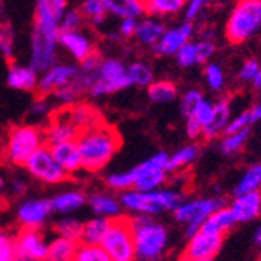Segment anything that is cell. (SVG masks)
<instances>
[{
	"label": "cell",
	"mask_w": 261,
	"mask_h": 261,
	"mask_svg": "<svg viewBox=\"0 0 261 261\" xmlns=\"http://www.w3.org/2000/svg\"><path fill=\"white\" fill-rule=\"evenodd\" d=\"M61 14L44 0H36L35 23L30 41V66L41 75L57 64V49L61 33Z\"/></svg>",
	"instance_id": "cell-1"
},
{
	"label": "cell",
	"mask_w": 261,
	"mask_h": 261,
	"mask_svg": "<svg viewBox=\"0 0 261 261\" xmlns=\"http://www.w3.org/2000/svg\"><path fill=\"white\" fill-rule=\"evenodd\" d=\"M77 146L82 155L83 171L100 172L110 164L122 146V138L114 127L102 122L85 130L77 138Z\"/></svg>",
	"instance_id": "cell-2"
},
{
	"label": "cell",
	"mask_w": 261,
	"mask_h": 261,
	"mask_svg": "<svg viewBox=\"0 0 261 261\" xmlns=\"http://www.w3.org/2000/svg\"><path fill=\"white\" fill-rule=\"evenodd\" d=\"M45 146L44 128L38 124L11 125L2 141L0 160L10 168H23L29 158Z\"/></svg>",
	"instance_id": "cell-3"
},
{
	"label": "cell",
	"mask_w": 261,
	"mask_h": 261,
	"mask_svg": "<svg viewBox=\"0 0 261 261\" xmlns=\"http://www.w3.org/2000/svg\"><path fill=\"white\" fill-rule=\"evenodd\" d=\"M138 261H158L169 247V230L150 216H128Z\"/></svg>",
	"instance_id": "cell-4"
},
{
	"label": "cell",
	"mask_w": 261,
	"mask_h": 261,
	"mask_svg": "<svg viewBox=\"0 0 261 261\" xmlns=\"http://www.w3.org/2000/svg\"><path fill=\"white\" fill-rule=\"evenodd\" d=\"M185 196L178 189H156V191H128L121 193V205L124 211L130 213L132 216H150L155 218L163 213L172 211L183 202Z\"/></svg>",
	"instance_id": "cell-5"
},
{
	"label": "cell",
	"mask_w": 261,
	"mask_h": 261,
	"mask_svg": "<svg viewBox=\"0 0 261 261\" xmlns=\"http://www.w3.org/2000/svg\"><path fill=\"white\" fill-rule=\"evenodd\" d=\"M258 32H261V0H236L225 22L227 41L243 44Z\"/></svg>",
	"instance_id": "cell-6"
},
{
	"label": "cell",
	"mask_w": 261,
	"mask_h": 261,
	"mask_svg": "<svg viewBox=\"0 0 261 261\" xmlns=\"http://www.w3.org/2000/svg\"><path fill=\"white\" fill-rule=\"evenodd\" d=\"M224 200L221 197H202L193 200H183L174 210V219L185 227V234L188 238L194 236L206 222V219L215 211L224 208Z\"/></svg>",
	"instance_id": "cell-7"
},
{
	"label": "cell",
	"mask_w": 261,
	"mask_h": 261,
	"mask_svg": "<svg viewBox=\"0 0 261 261\" xmlns=\"http://www.w3.org/2000/svg\"><path fill=\"white\" fill-rule=\"evenodd\" d=\"M100 246L113 261H138L128 216L110 222V228Z\"/></svg>",
	"instance_id": "cell-8"
},
{
	"label": "cell",
	"mask_w": 261,
	"mask_h": 261,
	"mask_svg": "<svg viewBox=\"0 0 261 261\" xmlns=\"http://www.w3.org/2000/svg\"><path fill=\"white\" fill-rule=\"evenodd\" d=\"M127 64L119 58H103L89 89L92 97H103L130 88Z\"/></svg>",
	"instance_id": "cell-9"
},
{
	"label": "cell",
	"mask_w": 261,
	"mask_h": 261,
	"mask_svg": "<svg viewBox=\"0 0 261 261\" xmlns=\"http://www.w3.org/2000/svg\"><path fill=\"white\" fill-rule=\"evenodd\" d=\"M30 177L44 185H61L69 175L61 169V166L55 161L50 149L44 146L36 153H33L23 166Z\"/></svg>",
	"instance_id": "cell-10"
},
{
	"label": "cell",
	"mask_w": 261,
	"mask_h": 261,
	"mask_svg": "<svg viewBox=\"0 0 261 261\" xmlns=\"http://www.w3.org/2000/svg\"><path fill=\"white\" fill-rule=\"evenodd\" d=\"M52 203L49 199H29L19 203L16 219L20 228L41 230L52 216Z\"/></svg>",
	"instance_id": "cell-11"
},
{
	"label": "cell",
	"mask_w": 261,
	"mask_h": 261,
	"mask_svg": "<svg viewBox=\"0 0 261 261\" xmlns=\"http://www.w3.org/2000/svg\"><path fill=\"white\" fill-rule=\"evenodd\" d=\"M77 77H79L77 66L67 63H57L39 75L36 92L39 94V97L54 96L58 89L70 85Z\"/></svg>",
	"instance_id": "cell-12"
},
{
	"label": "cell",
	"mask_w": 261,
	"mask_h": 261,
	"mask_svg": "<svg viewBox=\"0 0 261 261\" xmlns=\"http://www.w3.org/2000/svg\"><path fill=\"white\" fill-rule=\"evenodd\" d=\"M224 244V234L200 228L194 236L188 238L183 256L193 259H215Z\"/></svg>",
	"instance_id": "cell-13"
},
{
	"label": "cell",
	"mask_w": 261,
	"mask_h": 261,
	"mask_svg": "<svg viewBox=\"0 0 261 261\" xmlns=\"http://www.w3.org/2000/svg\"><path fill=\"white\" fill-rule=\"evenodd\" d=\"M14 246L17 258L25 261H47L49 256V243L45 241L41 230H25L14 236Z\"/></svg>",
	"instance_id": "cell-14"
},
{
	"label": "cell",
	"mask_w": 261,
	"mask_h": 261,
	"mask_svg": "<svg viewBox=\"0 0 261 261\" xmlns=\"http://www.w3.org/2000/svg\"><path fill=\"white\" fill-rule=\"evenodd\" d=\"M80 132L70 122L66 107L52 113V116L49 117V124L44 127V138L47 147L61 144V142H67V141H77Z\"/></svg>",
	"instance_id": "cell-15"
},
{
	"label": "cell",
	"mask_w": 261,
	"mask_h": 261,
	"mask_svg": "<svg viewBox=\"0 0 261 261\" xmlns=\"http://www.w3.org/2000/svg\"><path fill=\"white\" fill-rule=\"evenodd\" d=\"M193 35H194L193 22L185 20L177 27L166 29V32L163 33L158 44L152 49V52L160 57H175V54L181 49V47L191 41Z\"/></svg>",
	"instance_id": "cell-16"
},
{
	"label": "cell",
	"mask_w": 261,
	"mask_h": 261,
	"mask_svg": "<svg viewBox=\"0 0 261 261\" xmlns=\"http://www.w3.org/2000/svg\"><path fill=\"white\" fill-rule=\"evenodd\" d=\"M58 44L79 63H83L86 58H89L91 55L96 54L91 38L86 33H83L82 30L61 32Z\"/></svg>",
	"instance_id": "cell-17"
},
{
	"label": "cell",
	"mask_w": 261,
	"mask_h": 261,
	"mask_svg": "<svg viewBox=\"0 0 261 261\" xmlns=\"http://www.w3.org/2000/svg\"><path fill=\"white\" fill-rule=\"evenodd\" d=\"M228 208L238 224L256 221L261 216V191L234 196Z\"/></svg>",
	"instance_id": "cell-18"
},
{
	"label": "cell",
	"mask_w": 261,
	"mask_h": 261,
	"mask_svg": "<svg viewBox=\"0 0 261 261\" xmlns=\"http://www.w3.org/2000/svg\"><path fill=\"white\" fill-rule=\"evenodd\" d=\"M55 161L61 166V169L70 177L77 174L79 171H83L82 155L77 146V141H67L61 144H55L49 147Z\"/></svg>",
	"instance_id": "cell-19"
},
{
	"label": "cell",
	"mask_w": 261,
	"mask_h": 261,
	"mask_svg": "<svg viewBox=\"0 0 261 261\" xmlns=\"http://www.w3.org/2000/svg\"><path fill=\"white\" fill-rule=\"evenodd\" d=\"M88 205L91 211L99 218H105L108 221L122 218L124 208L121 205L119 197H114L108 193H92L88 196Z\"/></svg>",
	"instance_id": "cell-20"
},
{
	"label": "cell",
	"mask_w": 261,
	"mask_h": 261,
	"mask_svg": "<svg viewBox=\"0 0 261 261\" xmlns=\"http://www.w3.org/2000/svg\"><path fill=\"white\" fill-rule=\"evenodd\" d=\"M231 119V105L227 97H222L215 102V111H213L211 121L203 127L202 138L205 139H216L221 138Z\"/></svg>",
	"instance_id": "cell-21"
},
{
	"label": "cell",
	"mask_w": 261,
	"mask_h": 261,
	"mask_svg": "<svg viewBox=\"0 0 261 261\" xmlns=\"http://www.w3.org/2000/svg\"><path fill=\"white\" fill-rule=\"evenodd\" d=\"M164 32H166V27L161 19L147 16V17H142L138 20L135 39L139 45L153 49V47L158 44V41L161 39Z\"/></svg>",
	"instance_id": "cell-22"
},
{
	"label": "cell",
	"mask_w": 261,
	"mask_h": 261,
	"mask_svg": "<svg viewBox=\"0 0 261 261\" xmlns=\"http://www.w3.org/2000/svg\"><path fill=\"white\" fill-rule=\"evenodd\" d=\"M39 74L32 66L11 64L7 74V85L16 91H36Z\"/></svg>",
	"instance_id": "cell-23"
},
{
	"label": "cell",
	"mask_w": 261,
	"mask_h": 261,
	"mask_svg": "<svg viewBox=\"0 0 261 261\" xmlns=\"http://www.w3.org/2000/svg\"><path fill=\"white\" fill-rule=\"evenodd\" d=\"M86 202H88V196L83 191H80V189H66V191H61L50 199L54 213L64 216L79 211Z\"/></svg>",
	"instance_id": "cell-24"
},
{
	"label": "cell",
	"mask_w": 261,
	"mask_h": 261,
	"mask_svg": "<svg viewBox=\"0 0 261 261\" xmlns=\"http://www.w3.org/2000/svg\"><path fill=\"white\" fill-rule=\"evenodd\" d=\"M107 13L122 19H142L146 14V5L144 0H103Z\"/></svg>",
	"instance_id": "cell-25"
},
{
	"label": "cell",
	"mask_w": 261,
	"mask_h": 261,
	"mask_svg": "<svg viewBox=\"0 0 261 261\" xmlns=\"http://www.w3.org/2000/svg\"><path fill=\"white\" fill-rule=\"evenodd\" d=\"M66 110H67L70 122L77 127L80 133L102 124V117L99 111L86 103H75L72 107H66Z\"/></svg>",
	"instance_id": "cell-26"
},
{
	"label": "cell",
	"mask_w": 261,
	"mask_h": 261,
	"mask_svg": "<svg viewBox=\"0 0 261 261\" xmlns=\"http://www.w3.org/2000/svg\"><path fill=\"white\" fill-rule=\"evenodd\" d=\"M199 155H200V147L199 144H194V142H189V144L180 147L177 152L169 155L168 174H177L189 168L199 158Z\"/></svg>",
	"instance_id": "cell-27"
},
{
	"label": "cell",
	"mask_w": 261,
	"mask_h": 261,
	"mask_svg": "<svg viewBox=\"0 0 261 261\" xmlns=\"http://www.w3.org/2000/svg\"><path fill=\"white\" fill-rule=\"evenodd\" d=\"M110 222L105 218H92L86 222H83V231H82V244H91V246H100L105 234L110 228Z\"/></svg>",
	"instance_id": "cell-28"
},
{
	"label": "cell",
	"mask_w": 261,
	"mask_h": 261,
	"mask_svg": "<svg viewBox=\"0 0 261 261\" xmlns=\"http://www.w3.org/2000/svg\"><path fill=\"white\" fill-rule=\"evenodd\" d=\"M147 97L152 103H171L178 99V88L171 80H155L147 88Z\"/></svg>",
	"instance_id": "cell-29"
},
{
	"label": "cell",
	"mask_w": 261,
	"mask_h": 261,
	"mask_svg": "<svg viewBox=\"0 0 261 261\" xmlns=\"http://www.w3.org/2000/svg\"><path fill=\"white\" fill-rule=\"evenodd\" d=\"M261 191V163L250 164L241 174L238 183L234 185L233 194H247V193H259Z\"/></svg>",
	"instance_id": "cell-30"
},
{
	"label": "cell",
	"mask_w": 261,
	"mask_h": 261,
	"mask_svg": "<svg viewBox=\"0 0 261 261\" xmlns=\"http://www.w3.org/2000/svg\"><path fill=\"white\" fill-rule=\"evenodd\" d=\"M188 0H144L146 13L152 17H169L185 10Z\"/></svg>",
	"instance_id": "cell-31"
},
{
	"label": "cell",
	"mask_w": 261,
	"mask_h": 261,
	"mask_svg": "<svg viewBox=\"0 0 261 261\" xmlns=\"http://www.w3.org/2000/svg\"><path fill=\"white\" fill-rule=\"evenodd\" d=\"M236 224L238 222H236L231 210L228 206H224V208L213 213V215L206 219V222L203 224L202 228L225 236L230 230H233L236 227Z\"/></svg>",
	"instance_id": "cell-32"
},
{
	"label": "cell",
	"mask_w": 261,
	"mask_h": 261,
	"mask_svg": "<svg viewBox=\"0 0 261 261\" xmlns=\"http://www.w3.org/2000/svg\"><path fill=\"white\" fill-rule=\"evenodd\" d=\"M79 244L80 243L77 241L57 236L55 240L49 243V256H47V261H72Z\"/></svg>",
	"instance_id": "cell-33"
},
{
	"label": "cell",
	"mask_w": 261,
	"mask_h": 261,
	"mask_svg": "<svg viewBox=\"0 0 261 261\" xmlns=\"http://www.w3.org/2000/svg\"><path fill=\"white\" fill-rule=\"evenodd\" d=\"M127 72L132 86L136 88H149L155 82L152 66L144 61H133L127 66Z\"/></svg>",
	"instance_id": "cell-34"
},
{
	"label": "cell",
	"mask_w": 261,
	"mask_h": 261,
	"mask_svg": "<svg viewBox=\"0 0 261 261\" xmlns=\"http://www.w3.org/2000/svg\"><path fill=\"white\" fill-rule=\"evenodd\" d=\"M249 136H250V128L238 132V133H225V135H222L221 139H219L221 153H224L225 156H233L236 153H240L244 149V146L247 144Z\"/></svg>",
	"instance_id": "cell-35"
},
{
	"label": "cell",
	"mask_w": 261,
	"mask_h": 261,
	"mask_svg": "<svg viewBox=\"0 0 261 261\" xmlns=\"http://www.w3.org/2000/svg\"><path fill=\"white\" fill-rule=\"evenodd\" d=\"M54 231L57 236H60V238H66V240H72V241L80 243L82 231H83V222H80L75 218L67 216L54 224Z\"/></svg>",
	"instance_id": "cell-36"
},
{
	"label": "cell",
	"mask_w": 261,
	"mask_h": 261,
	"mask_svg": "<svg viewBox=\"0 0 261 261\" xmlns=\"http://www.w3.org/2000/svg\"><path fill=\"white\" fill-rule=\"evenodd\" d=\"M79 10L85 20L92 23V25H102L108 16L103 0H83Z\"/></svg>",
	"instance_id": "cell-37"
},
{
	"label": "cell",
	"mask_w": 261,
	"mask_h": 261,
	"mask_svg": "<svg viewBox=\"0 0 261 261\" xmlns=\"http://www.w3.org/2000/svg\"><path fill=\"white\" fill-rule=\"evenodd\" d=\"M85 92H86L85 88L82 86V83L79 82V79H75L70 85H67V86H64V88L58 89V91L54 94V97H55L58 102H61L63 107H72V105H75V103L79 102V99L83 96Z\"/></svg>",
	"instance_id": "cell-38"
},
{
	"label": "cell",
	"mask_w": 261,
	"mask_h": 261,
	"mask_svg": "<svg viewBox=\"0 0 261 261\" xmlns=\"http://www.w3.org/2000/svg\"><path fill=\"white\" fill-rule=\"evenodd\" d=\"M203 77H205L206 86L211 91L219 92L225 88V74L218 63H206L203 69Z\"/></svg>",
	"instance_id": "cell-39"
},
{
	"label": "cell",
	"mask_w": 261,
	"mask_h": 261,
	"mask_svg": "<svg viewBox=\"0 0 261 261\" xmlns=\"http://www.w3.org/2000/svg\"><path fill=\"white\" fill-rule=\"evenodd\" d=\"M72 261H113V259L102 249V246H91V244L80 243Z\"/></svg>",
	"instance_id": "cell-40"
},
{
	"label": "cell",
	"mask_w": 261,
	"mask_h": 261,
	"mask_svg": "<svg viewBox=\"0 0 261 261\" xmlns=\"http://www.w3.org/2000/svg\"><path fill=\"white\" fill-rule=\"evenodd\" d=\"M203 94L200 89H188L181 94L180 97V111H181V116L185 117V119H188V117H191L194 110L199 107V103L203 100Z\"/></svg>",
	"instance_id": "cell-41"
},
{
	"label": "cell",
	"mask_w": 261,
	"mask_h": 261,
	"mask_svg": "<svg viewBox=\"0 0 261 261\" xmlns=\"http://www.w3.org/2000/svg\"><path fill=\"white\" fill-rule=\"evenodd\" d=\"M105 185L113 189V191H128L133 189V177L130 169L128 171H119V172H111L105 177Z\"/></svg>",
	"instance_id": "cell-42"
},
{
	"label": "cell",
	"mask_w": 261,
	"mask_h": 261,
	"mask_svg": "<svg viewBox=\"0 0 261 261\" xmlns=\"http://www.w3.org/2000/svg\"><path fill=\"white\" fill-rule=\"evenodd\" d=\"M175 61L180 67H185V69L200 64L196 41H189L186 45H183L181 49L175 54Z\"/></svg>",
	"instance_id": "cell-43"
},
{
	"label": "cell",
	"mask_w": 261,
	"mask_h": 261,
	"mask_svg": "<svg viewBox=\"0 0 261 261\" xmlns=\"http://www.w3.org/2000/svg\"><path fill=\"white\" fill-rule=\"evenodd\" d=\"M4 0H0V7H2ZM13 29L8 25V23H0V54L4 55V58L11 60L13 58Z\"/></svg>",
	"instance_id": "cell-44"
},
{
	"label": "cell",
	"mask_w": 261,
	"mask_h": 261,
	"mask_svg": "<svg viewBox=\"0 0 261 261\" xmlns=\"http://www.w3.org/2000/svg\"><path fill=\"white\" fill-rule=\"evenodd\" d=\"M85 22V17L82 16L80 10H66L61 20H60V27L61 32H75L80 30Z\"/></svg>",
	"instance_id": "cell-45"
},
{
	"label": "cell",
	"mask_w": 261,
	"mask_h": 261,
	"mask_svg": "<svg viewBox=\"0 0 261 261\" xmlns=\"http://www.w3.org/2000/svg\"><path fill=\"white\" fill-rule=\"evenodd\" d=\"M213 111H215V102H211V100H208V99H203V100L199 103V107L194 110L193 116H191V117H188V119L196 121V122L203 128V127L211 121ZM185 121H186V119H185Z\"/></svg>",
	"instance_id": "cell-46"
},
{
	"label": "cell",
	"mask_w": 261,
	"mask_h": 261,
	"mask_svg": "<svg viewBox=\"0 0 261 261\" xmlns=\"http://www.w3.org/2000/svg\"><path fill=\"white\" fill-rule=\"evenodd\" d=\"M16 258L17 255H16L14 238L0 230V261H14Z\"/></svg>",
	"instance_id": "cell-47"
},
{
	"label": "cell",
	"mask_w": 261,
	"mask_h": 261,
	"mask_svg": "<svg viewBox=\"0 0 261 261\" xmlns=\"http://www.w3.org/2000/svg\"><path fill=\"white\" fill-rule=\"evenodd\" d=\"M250 125H252L250 113H249V110H246V111H243L240 114H236L234 117H231L225 133H238V132H243V130H249Z\"/></svg>",
	"instance_id": "cell-48"
},
{
	"label": "cell",
	"mask_w": 261,
	"mask_h": 261,
	"mask_svg": "<svg viewBox=\"0 0 261 261\" xmlns=\"http://www.w3.org/2000/svg\"><path fill=\"white\" fill-rule=\"evenodd\" d=\"M50 103L47 100V97H38L32 107H30V116L33 117L35 121H42L45 117H50L52 111H50Z\"/></svg>",
	"instance_id": "cell-49"
},
{
	"label": "cell",
	"mask_w": 261,
	"mask_h": 261,
	"mask_svg": "<svg viewBox=\"0 0 261 261\" xmlns=\"http://www.w3.org/2000/svg\"><path fill=\"white\" fill-rule=\"evenodd\" d=\"M211 4V0H188L185 7V20L193 22Z\"/></svg>",
	"instance_id": "cell-50"
},
{
	"label": "cell",
	"mask_w": 261,
	"mask_h": 261,
	"mask_svg": "<svg viewBox=\"0 0 261 261\" xmlns=\"http://www.w3.org/2000/svg\"><path fill=\"white\" fill-rule=\"evenodd\" d=\"M259 67H261V64H259L256 60H253V58L244 61L243 66H241V69H240V72H238L240 80H241V82H246V83L253 82V79L256 77Z\"/></svg>",
	"instance_id": "cell-51"
},
{
	"label": "cell",
	"mask_w": 261,
	"mask_h": 261,
	"mask_svg": "<svg viewBox=\"0 0 261 261\" xmlns=\"http://www.w3.org/2000/svg\"><path fill=\"white\" fill-rule=\"evenodd\" d=\"M197 44V54H199V61L200 64H206L211 57L215 55L216 52V45L215 42H213L211 39H200V41H196Z\"/></svg>",
	"instance_id": "cell-52"
},
{
	"label": "cell",
	"mask_w": 261,
	"mask_h": 261,
	"mask_svg": "<svg viewBox=\"0 0 261 261\" xmlns=\"http://www.w3.org/2000/svg\"><path fill=\"white\" fill-rule=\"evenodd\" d=\"M136 29H138L136 19H122L119 20V25H117V35L121 38H135Z\"/></svg>",
	"instance_id": "cell-53"
},
{
	"label": "cell",
	"mask_w": 261,
	"mask_h": 261,
	"mask_svg": "<svg viewBox=\"0 0 261 261\" xmlns=\"http://www.w3.org/2000/svg\"><path fill=\"white\" fill-rule=\"evenodd\" d=\"M202 132L203 128L193 119H186V124H185V133L189 139H197V138H202Z\"/></svg>",
	"instance_id": "cell-54"
},
{
	"label": "cell",
	"mask_w": 261,
	"mask_h": 261,
	"mask_svg": "<svg viewBox=\"0 0 261 261\" xmlns=\"http://www.w3.org/2000/svg\"><path fill=\"white\" fill-rule=\"evenodd\" d=\"M27 193V185L22 178H14L11 181V194L14 197H23V194Z\"/></svg>",
	"instance_id": "cell-55"
},
{
	"label": "cell",
	"mask_w": 261,
	"mask_h": 261,
	"mask_svg": "<svg viewBox=\"0 0 261 261\" xmlns=\"http://www.w3.org/2000/svg\"><path fill=\"white\" fill-rule=\"evenodd\" d=\"M45 4H49L57 13H60L61 16L66 11V5H67V0H44Z\"/></svg>",
	"instance_id": "cell-56"
},
{
	"label": "cell",
	"mask_w": 261,
	"mask_h": 261,
	"mask_svg": "<svg viewBox=\"0 0 261 261\" xmlns=\"http://www.w3.org/2000/svg\"><path fill=\"white\" fill-rule=\"evenodd\" d=\"M249 113H250L252 124L261 122V102H258V103H255L253 107H250V108H249Z\"/></svg>",
	"instance_id": "cell-57"
},
{
	"label": "cell",
	"mask_w": 261,
	"mask_h": 261,
	"mask_svg": "<svg viewBox=\"0 0 261 261\" xmlns=\"http://www.w3.org/2000/svg\"><path fill=\"white\" fill-rule=\"evenodd\" d=\"M253 243H255L258 247H261V222L258 224V227H256L255 231H253Z\"/></svg>",
	"instance_id": "cell-58"
},
{
	"label": "cell",
	"mask_w": 261,
	"mask_h": 261,
	"mask_svg": "<svg viewBox=\"0 0 261 261\" xmlns=\"http://www.w3.org/2000/svg\"><path fill=\"white\" fill-rule=\"evenodd\" d=\"M253 88L256 89V91H261V67H259V70H258V74H256V77L253 79Z\"/></svg>",
	"instance_id": "cell-59"
},
{
	"label": "cell",
	"mask_w": 261,
	"mask_h": 261,
	"mask_svg": "<svg viewBox=\"0 0 261 261\" xmlns=\"http://www.w3.org/2000/svg\"><path fill=\"white\" fill-rule=\"evenodd\" d=\"M5 178H4V175L2 174H0V197H2L4 196V191H5Z\"/></svg>",
	"instance_id": "cell-60"
},
{
	"label": "cell",
	"mask_w": 261,
	"mask_h": 261,
	"mask_svg": "<svg viewBox=\"0 0 261 261\" xmlns=\"http://www.w3.org/2000/svg\"><path fill=\"white\" fill-rule=\"evenodd\" d=\"M178 261H215V259H193V258H186V256H181Z\"/></svg>",
	"instance_id": "cell-61"
},
{
	"label": "cell",
	"mask_w": 261,
	"mask_h": 261,
	"mask_svg": "<svg viewBox=\"0 0 261 261\" xmlns=\"http://www.w3.org/2000/svg\"><path fill=\"white\" fill-rule=\"evenodd\" d=\"M14 261H25V259H22V258H16Z\"/></svg>",
	"instance_id": "cell-62"
}]
</instances>
